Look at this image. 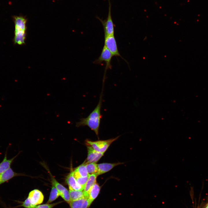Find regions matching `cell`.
<instances>
[{
  "label": "cell",
  "instance_id": "obj_1",
  "mask_svg": "<svg viewBox=\"0 0 208 208\" xmlns=\"http://www.w3.org/2000/svg\"><path fill=\"white\" fill-rule=\"evenodd\" d=\"M104 83H103L102 90L100 96L99 101L96 107L87 117L80 119L79 121L77 122L76 124V126L77 127L81 126H88L91 130L93 131L98 136L101 120L102 117L101 113V111L102 105Z\"/></svg>",
  "mask_w": 208,
  "mask_h": 208
},
{
  "label": "cell",
  "instance_id": "obj_2",
  "mask_svg": "<svg viewBox=\"0 0 208 208\" xmlns=\"http://www.w3.org/2000/svg\"><path fill=\"white\" fill-rule=\"evenodd\" d=\"M109 3V10L107 18L106 19L103 20L98 16L96 18L101 23L103 26L105 37L114 35V25L112 16L111 3L110 0H108Z\"/></svg>",
  "mask_w": 208,
  "mask_h": 208
},
{
  "label": "cell",
  "instance_id": "obj_3",
  "mask_svg": "<svg viewBox=\"0 0 208 208\" xmlns=\"http://www.w3.org/2000/svg\"><path fill=\"white\" fill-rule=\"evenodd\" d=\"M119 137L118 136L115 138L106 140L95 141H92L87 139L86 141V144L90 146L95 151L104 153L111 144L116 140Z\"/></svg>",
  "mask_w": 208,
  "mask_h": 208
},
{
  "label": "cell",
  "instance_id": "obj_4",
  "mask_svg": "<svg viewBox=\"0 0 208 208\" xmlns=\"http://www.w3.org/2000/svg\"><path fill=\"white\" fill-rule=\"evenodd\" d=\"M113 56L111 53L104 45L100 56L98 59L93 62L94 64H102L103 62L105 63V67L103 77H105V74L107 70L112 69V67L111 62Z\"/></svg>",
  "mask_w": 208,
  "mask_h": 208
},
{
  "label": "cell",
  "instance_id": "obj_5",
  "mask_svg": "<svg viewBox=\"0 0 208 208\" xmlns=\"http://www.w3.org/2000/svg\"><path fill=\"white\" fill-rule=\"evenodd\" d=\"M104 45L111 53L113 56L120 57L124 59L119 52L114 35L105 37Z\"/></svg>",
  "mask_w": 208,
  "mask_h": 208
},
{
  "label": "cell",
  "instance_id": "obj_6",
  "mask_svg": "<svg viewBox=\"0 0 208 208\" xmlns=\"http://www.w3.org/2000/svg\"><path fill=\"white\" fill-rule=\"evenodd\" d=\"M27 199L31 204L37 206L43 203L44 196L39 190L34 189L29 192Z\"/></svg>",
  "mask_w": 208,
  "mask_h": 208
},
{
  "label": "cell",
  "instance_id": "obj_7",
  "mask_svg": "<svg viewBox=\"0 0 208 208\" xmlns=\"http://www.w3.org/2000/svg\"><path fill=\"white\" fill-rule=\"evenodd\" d=\"M51 177V182L53 185L56 188L60 196L66 202L69 204L70 201L69 191L65 187L57 182L52 176Z\"/></svg>",
  "mask_w": 208,
  "mask_h": 208
},
{
  "label": "cell",
  "instance_id": "obj_8",
  "mask_svg": "<svg viewBox=\"0 0 208 208\" xmlns=\"http://www.w3.org/2000/svg\"><path fill=\"white\" fill-rule=\"evenodd\" d=\"M86 145L88 150V156L85 162L86 163H97L103 155L104 153L95 151L89 145Z\"/></svg>",
  "mask_w": 208,
  "mask_h": 208
},
{
  "label": "cell",
  "instance_id": "obj_9",
  "mask_svg": "<svg viewBox=\"0 0 208 208\" xmlns=\"http://www.w3.org/2000/svg\"><path fill=\"white\" fill-rule=\"evenodd\" d=\"M66 181L68 186L69 190H81L84 189L77 182L74 175L73 171L71 172L67 175Z\"/></svg>",
  "mask_w": 208,
  "mask_h": 208
},
{
  "label": "cell",
  "instance_id": "obj_10",
  "mask_svg": "<svg viewBox=\"0 0 208 208\" xmlns=\"http://www.w3.org/2000/svg\"><path fill=\"white\" fill-rule=\"evenodd\" d=\"M23 174L15 172L10 168L0 174V185L8 181L13 178L23 175Z\"/></svg>",
  "mask_w": 208,
  "mask_h": 208
},
{
  "label": "cell",
  "instance_id": "obj_11",
  "mask_svg": "<svg viewBox=\"0 0 208 208\" xmlns=\"http://www.w3.org/2000/svg\"><path fill=\"white\" fill-rule=\"evenodd\" d=\"M91 203L88 197H86L70 201L69 204L71 208H88Z\"/></svg>",
  "mask_w": 208,
  "mask_h": 208
},
{
  "label": "cell",
  "instance_id": "obj_12",
  "mask_svg": "<svg viewBox=\"0 0 208 208\" xmlns=\"http://www.w3.org/2000/svg\"><path fill=\"white\" fill-rule=\"evenodd\" d=\"M13 19L15 24V31L20 30L26 31L27 19L25 17L16 16H13Z\"/></svg>",
  "mask_w": 208,
  "mask_h": 208
},
{
  "label": "cell",
  "instance_id": "obj_13",
  "mask_svg": "<svg viewBox=\"0 0 208 208\" xmlns=\"http://www.w3.org/2000/svg\"><path fill=\"white\" fill-rule=\"evenodd\" d=\"M123 164V163L118 162L112 163H103L97 164V174L99 175L105 173L110 170L115 166Z\"/></svg>",
  "mask_w": 208,
  "mask_h": 208
},
{
  "label": "cell",
  "instance_id": "obj_14",
  "mask_svg": "<svg viewBox=\"0 0 208 208\" xmlns=\"http://www.w3.org/2000/svg\"><path fill=\"white\" fill-rule=\"evenodd\" d=\"M7 151L8 150L5 152L3 161L0 163V174L10 168V166L14 159L19 154L18 153L12 158L8 159L7 157Z\"/></svg>",
  "mask_w": 208,
  "mask_h": 208
},
{
  "label": "cell",
  "instance_id": "obj_15",
  "mask_svg": "<svg viewBox=\"0 0 208 208\" xmlns=\"http://www.w3.org/2000/svg\"><path fill=\"white\" fill-rule=\"evenodd\" d=\"M14 41L15 44L20 45L25 44L27 36L26 31L20 30L15 31Z\"/></svg>",
  "mask_w": 208,
  "mask_h": 208
},
{
  "label": "cell",
  "instance_id": "obj_16",
  "mask_svg": "<svg viewBox=\"0 0 208 208\" xmlns=\"http://www.w3.org/2000/svg\"><path fill=\"white\" fill-rule=\"evenodd\" d=\"M85 161L77 167L73 171L74 175L75 178L79 177H85L89 176Z\"/></svg>",
  "mask_w": 208,
  "mask_h": 208
},
{
  "label": "cell",
  "instance_id": "obj_17",
  "mask_svg": "<svg viewBox=\"0 0 208 208\" xmlns=\"http://www.w3.org/2000/svg\"><path fill=\"white\" fill-rule=\"evenodd\" d=\"M69 191L70 201L78 200L86 197H88V195L83 190H69Z\"/></svg>",
  "mask_w": 208,
  "mask_h": 208
},
{
  "label": "cell",
  "instance_id": "obj_18",
  "mask_svg": "<svg viewBox=\"0 0 208 208\" xmlns=\"http://www.w3.org/2000/svg\"><path fill=\"white\" fill-rule=\"evenodd\" d=\"M101 187L96 183L91 187L88 192V198L91 203L97 197L100 192Z\"/></svg>",
  "mask_w": 208,
  "mask_h": 208
},
{
  "label": "cell",
  "instance_id": "obj_19",
  "mask_svg": "<svg viewBox=\"0 0 208 208\" xmlns=\"http://www.w3.org/2000/svg\"><path fill=\"white\" fill-rule=\"evenodd\" d=\"M98 175L96 174L89 175L88 178L83 190L88 195V192L93 185L96 183V179Z\"/></svg>",
  "mask_w": 208,
  "mask_h": 208
},
{
  "label": "cell",
  "instance_id": "obj_20",
  "mask_svg": "<svg viewBox=\"0 0 208 208\" xmlns=\"http://www.w3.org/2000/svg\"><path fill=\"white\" fill-rule=\"evenodd\" d=\"M60 196L59 193L56 188L52 186L50 195L47 203H50L55 200Z\"/></svg>",
  "mask_w": 208,
  "mask_h": 208
},
{
  "label": "cell",
  "instance_id": "obj_21",
  "mask_svg": "<svg viewBox=\"0 0 208 208\" xmlns=\"http://www.w3.org/2000/svg\"><path fill=\"white\" fill-rule=\"evenodd\" d=\"M86 164L87 169L89 174H97L98 169L97 164L96 163H86Z\"/></svg>",
  "mask_w": 208,
  "mask_h": 208
},
{
  "label": "cell",
  "instance_id": "obj_22",
  "mask_svg": "<svg viewBox=\"0 0 208 208\" xmlns=\"http://www.w3.org/2000/svg\"><path fill=\"white\" fill-rule=\"evenodd\" d=\"M62 202V201H60L53 203H47L39 205H37L35 208H52L55 205Z\"/></svg>",
  "mask_w": 208,
  "mask_h": 208
},
{
  "label": "cell",
  "instance_id": "obj_23",
  "mask_svg": "<svg viewBox=\"0 0 208 208\" xmlns=\"http://www.w3.org/2000/svg\"><path fill=\"white\" fill-rule=\"evenodd\" d=\"M88 177L89 176L85 177H80L75 178L78 183L84 188V187L88 179Z\"/></svg>",
  "mask_w": 208,
  "mask_h": 208
},
{
  "label": "cell",
  "instance_id": "obj_24",
  "mask_svg": "<svg viewBox=\"0 0 208 208\" xmlns=\"http://www.w3.org/2000/svg\"><path fill=\"white\" fill-rule=\"evenodd\" d=\"M21 206L25 208H35L36 206H34L31 204L26 198L23 202L21 205Z\"/></svg>",
  "mask_w": 208,
  "mask_h": 208
},
{
  "label": "cell",
  "instance_id": "obj_25",
  "mask_svg": "<svg viewBox=\"0 0 208 208\" xmlns=\"http://www.w3.org/2000/svg\"><path fill=\"white\" fill-rule=\"evenodd\" d=\"M206 208H208V204H207Z\"/></svg>",
  "mask_w": 208,
  "mask_h": 208
}]
</instances>
